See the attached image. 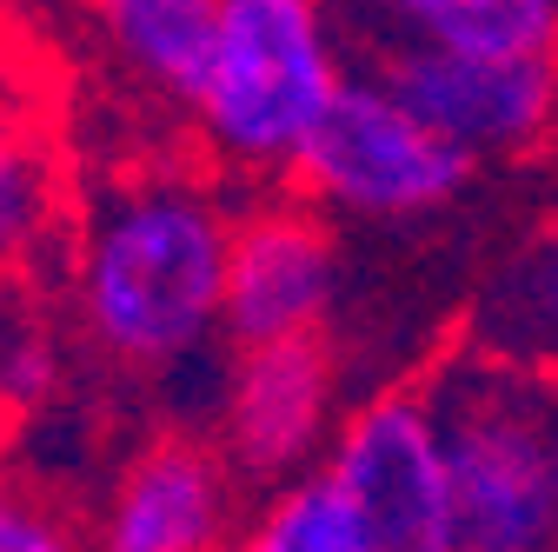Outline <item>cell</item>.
<instances>
[{"label": "cell", "instance_id": "cell-16", "mask_svg": "<svg viewBox=\"0 0 558 552\" xmlns=\"http://www.w3.org/2000/svg\"><path fill=\"white\" fill-rule=\"evenodd\" d=\"M0 552H81V532L40 493L0 479Z\"/></svg>", "mask_w": 558, "mask_h": 552}, {"label": "cell", "instance_id": "cell-5", "mask_svg": "<svg viewBox=\"0 0 558 552\" xmlns=\"http://www.w3.org/2000/svg\"><path fill=\"white\" fill-rule=\"evenodd\" d=\"M319 466L353 500L373 552H459L439 420L418 386H392L339 412Z\"/></svg>", "mask_w": 558, "mask_h": 552}, {"label": "cell", "instance_id": "cell-8", "mask_svg": "<svg viewBox=\"0 0 558 552\" xmlns=\"http://www.w3.org/2000/svg\"><path fill=\"white\" fill-rule=\"evenodd\" d=\"M339 233L306 200H253L233 214L227 240V287H220V339L266 347V339L326 333L339 307Z\"/></svg>", "mask_w": 558, "mask_h": 552}, {"label": "cell", "instance_id": "cell-1", "mask_svg": "<svg viewBox=\"0 0 558 552\" xmlns=\"http://www.w3.org/2000/svg\"><path fill=\"white\" fill-rule=\"evenodd\" d=\"M233 206L186 167L113 173L74 233V326L120 373H180L214 353Z\"/></svg>", "mask_w": 558, "mask_h": 552}, {"label": "cell", "instance_id": "cell-2", "mask_svg": "<svg viewBox=\"0 0 558 552\" xmlns=\"http://www.w3.org/2000/svg\"><path fill=\"white\" fill-rule=\"evenodd\" d=\"M332 0H220L214 47L186 100L193 141L220 180L287 187L300 141L345 87Z\"/></svg>", "mask_w": 558, "mask_h": 552}, {"label": "cell", "instance_id": "cell-12", "mask_svg": "<svg viewBox=\"0 0 558 552\" xmlns=\"http://www.w3.org/2000/svg\"><path fill=\"white\" fill-rule=\"evenodd\" d=\"M87 14L120 74L147 100H167L186 113L206 47H214L220 0H87Z\"/></svg>", "mask_w": 558, "mask_h": 552}, {"label": "cell", "instance_id": "cell-13", "mask_svg": "<svg viewBox=\"0 0 558 552\" xmlns=\"http://www.w3.org/2000/svg\"><path fill=\"white\" fill-rule=\"evenodd\" d=\"M60 220H66V187L53 147L27 120L0 113V280L47 260L60 247Z\"/></svg>", "mask_w": 558, "mask_h": 552}, {"label": "cell", "instance_id": "cell-10", "mask_svg": "<svg viewBox=\"0 0 558 552\" xmlns=\"http://www.w3.org/2000/svg\"><path fill=\"white\" fill-rule=\"evenodd\" d=\"M360 47L446 53H558V0H332Z\"/></svg>", "mask_w": 558, "mask_h": 552}, {"label": "cell", "instance_id": "cell-11", "mask_svg": "<svg viewBox=\"0 0 558 552\" xmlns=\"http://www.w3.org/2000/svg\"><path fill=\"white\" fill-rule=\"evenodd\" d=\"M472 353L506 373L558 380V227L512 247L472 300Z\"/></svg>", "mask_w": 558, "mask_h": 552}, {"label": "cell", "instance_id": "cell-4", "mask_svg": "<svg viewBox=\"0 0 558 552\" xmlns=\"http://www.w3.org/2000/svg\"><path fill=\"white\" fill-rule=\"evenodd\" d=\"M472 180L478 160L412 120L373 74H345L287 167L293 200L353 227H426Z\"/></svg>", "mask_w": 558, "mask_h": 552}, {"label": "cell", "instance_id": "cell-3", "mask_svg": "<svg viewBox=\"0 0 558 552\" xmlns=\"http://www.w3.org/2000/svg\"><path fill=\"white\" fill-rule=\"evenodd\" d=\"M418 393L439 420L459 552H558V500L545 472L551 386L465 353Z\"/></svg>", "mask_w": 558, "mask_h": 552}, {"label": "cell", "instance_id": "cell-9", "mask_svg": "<svg viewBox=\"0 0 558 552\" xmlns=\"http://www.w3.org/2000/svg\"><path fill=\"white\" fill-rule=\"evenodd\" d=\"M233 466L186 433L147 440L113 479L94 545L81 552H227L233 545Z\"/></svg>", "mask_w": 558, "mask_h": 552}, {"label": "cell", "instance_id": "cell-7", "mask_svg": "<svg viewBox=\"0 0 558 552\" xmlns=\"http://www.w3.org/2000/svg\"><path fill=\"white\" fill-rule=\"evenodd\" d=\"M214 412H220L214 453L233 466V479H253V487L272 493L287 479L313 472L339 427V360L326 347V333L233 347Z\"/></svg>", "mask_w": 558, "mask_h": 552}, {"label": "cell", "instance_id": "cell-15", "mask_svg": "<svg viewBox=\"0 0 558 552\" xmlns=\"http://www.w3.org/2000/svg\"><path fill=\"white\" fill-rule=\"evenodd\" d=\"M60 393V339L34 320L14 313L0 333V412H40Z\"/></svg>", "mask_w": 558, "mask_h": 552}, {"label": "cell", "instance_id": "cell-17", "mask_svg": "<svg viewBox=\"0 0 558 552\" xmlns=\"http://www.w3.org/2000/svg\"><path fill=\"white\" fill-rule=\"evenodd\" d=\"M8 320H14V307H8V280H0V333H8Z\"/></svg>", "mask_w": 558, "mask_h": 552}, {"label": "cell", "instance_id": "cell-14", "mask_svg": "<svg viewBox=\"0 0 558 552\" xmlns=\"http://www.w3.org/2000/svg\"><path fill=\"white\" fill-rule=\"evenodd\" d=\"M227 552H373L353 500L332 487V472L313 466L287 487H272L259 500V513L233 532Z\"/></svg>", "mask_w": 558, "mask_h": 552}, {"label": "cell", "instance_id": "cell-6", "mask_svg": "<svg viewBox=\"0 0 558 552\" xmlns=\"http://www.w3.org/2000/svg\"><path fill=\"white\" fill-rule=\"evenodd\" d=\"M366 74L439 141L485 160L538 154L558 133V53H446L386 47Z\"/></svg>", "mask_w": 558, "mask_h": 552}]
</instances>
